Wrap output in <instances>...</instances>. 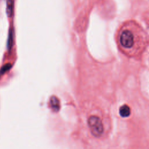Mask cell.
Wrapping results in <instances>:
<instances>
[{
	"mask_svg": "<svg viewBox=\"0 0 149 149\" xmlns=\"http://www.w3.org/2000/svg\"><path fill=\"white\" fill-rule=\"evenodd\" d=\"M87 123L90 130L94 136L100 137L102 134L104 127L100 117L96 115H91L88 118Z\"/></svg>",
	"mask_w": 149,
	"mask_h": 149,
	"instance_id": "obj_1",
	"label": "cell"
},
{
	"mask_svg": "<svg viewBox=\"0 0 149 149\" xmlns=\"http://www.w3.org/2000/svg\"><path fill=\"white\" fill-rule=\"evenodd\" d=\"M134 36L132 31L125 30L122 31L119 37L121 45L126 48H130L134 45Z\"/></svg>",
	"mask_w": 149,
	"mask_h": 149,
	"instance_id": "obj_2",
	"label": "cell"
},
{
	"mask_svg": "<svg viewBox=\"0 0 149 149\" xmlns=\"http://www.w3.org/2000/svg\"><path fill=\"white\" fill-rule=\"evenodd\" d=\"M49 107L54 112H58L61 107L59 100L55 95H52L49 99Z\"/></svg>",
	"mask_w": 149,
	"mask_h": 149,
	"instance_id": "obj_3",
	"label": "cell"
},
{
	"mask_svg": "<svg viewBox=\"0 0 149 149\" xmlns=\"http://www.w3.org/2000/svg\"><path fill=\"white\" fill-rule=\"evenodd\" d=\"M119 115L123 117V118H127L130 116L131 113V110L130 108L129 105L126 104H124L122 106H121L119 110Z\"/></svg>",
	"mask_w": 149,
	"mask_h": 149,
	"instance_id": "obj_4",
	"label": "cell"
},
{
	"mask_svg": "<svg viewBox=\"0 0 149 149\" xmlns=\"http://www.w3.org/2000/svg\"><path fill=\"white\" fill-rule=\"evenodd\" d=\"M6 12L8 17H10L13 15V0H6Z\"/></svg>",
	"mask_w": 149,
	"mask_h": 149,
	"instance_id": "obj_5",
	"label": "cell"
},
{
	"mask_svg": "<svg viewBox=\"0 0 149 149\" xmlns=\"http://www.w3.org/2000/svg\"><path fill=\"white\" fill-rule=\"evenodd\" d=\"M8 48L10 49L13 45V31L12 29H10L8 35Z\"/></svg>",
	"mask_w": 149,
	"mask_h": 149,
	"instance_id": "obj_6",
	"label": "cell"
},
{
	"mask_svg": "<svg viewBox=\"0 0 149 149\" xmlns=\"http://www.w3.org/2000/svg\"><path fill=\"white\" fill-rule=\"evenodd\" d=\"M11 67V65L10 63L5 64L3 67H2L1 69L0 70V74H3L5 72L8 71Z\"/></svg>",
	"mask_w": 149,
	"mask_h": 149,
	"instance_id": "obj_7",
	"label": "cell"
}]
</instances>
